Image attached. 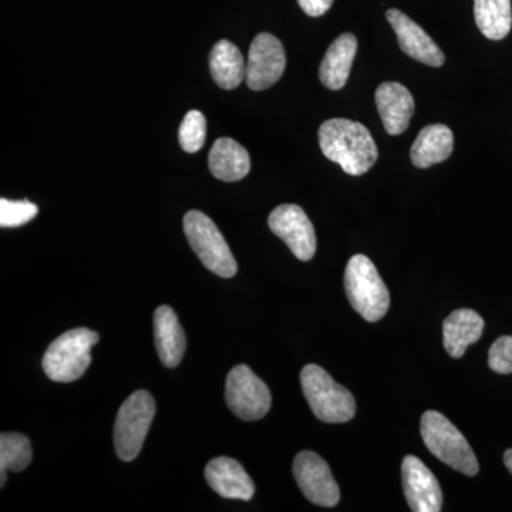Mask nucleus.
Returning a JSON list of instances; mask_svg holds the SVG:
<instances>
[{"instance_id":"1","label":"nucleus","mask_w":512,"mask_h":512,"mask_svg":"<svg viewBox=\"0 0 512 512\" xmlns=\"http://www.w3.org/2000/svg\"><path fill=\"white\" fill-rule=\"evenodd\" d=\"M323 156L339 164L349 175H363L377 161V146L363 124L348 119L325 121L319 128Z\"/></svg>"},{"instance_id":"2","label":"nucleus","mask_w":512,"mask_h":512,"mask_svg":"<svg viewBox=\"0 0 512 512\" xmlns=\"http://www.w3.org/2000/svg\"><path fill=\"white\" fill-rule=\"evenodd\" d=\"M424 444L444 464L466 476H476L480 467L473 448L446 416L434 410L423 414L420 423Z\"/></svg>"},{"instance_id":"3","label":"nucleus","mask_w":512,"mask_h":512,"mask_svg":"<svg viewBox=\"0 0 512 512\" xmlns=\"http://www.w3.org/2000/svg\"><path fill=\"white\" fill-rule=\"evenodd\" d=\"M99 333L86 328L69 330L50 343L43 356V370L53 382L70 383L80 379L92 363L93 346Z\"/></svg>"},{"instance_id":"4","label":"nucleus","mask_w":512,"mask_h":512,"mask_svg":"<svg viewBox=\"0 0 512 512\" xmlns=\"http://www.w3.org/2000/svg\"><path fill=\"white\" fill-rule=\"evenodd\" d=\"M345 288L350 305L367 322H377L389 311V289L367 256L359 254L350 258Z\"/></svg>"},{"instance_id":"5","label":"nucleus","mask_w":512,"mask_h":512,"mask_svg":"<svg viewBox=\"0 0 512 512\" xmlns=\"http://www.w3.org/2000/svg\"><path fill=\"white\" fill-rule=\"evenodd\" d=\"M301 384L303 394L319 420L325 423H346L355 416L356 400L353 394L335 382L322 367H303Z\"/></svg>"},{"instance_id":"6","label":"nucleus","mask_w":512,"mask_h":512,"mask_svg":"<svg viewBox=\"0 0 512 512\" xmlns=\"http://www.w3.org/2000/svg\"><path fill=\"white\" fill-rule=\"evenodd\" d=\"M185 237L192 251L208 271L221 278H232L238 271L237 261L215 222L204 212L192 210L184 217Z\"/></svg>"},{"instance_id":"7","label":"nucleus","mask_w":512,"mask_h":512,"mask_svg":"<svg viewBox=\"0 0 512 512\" xmlns=\"http://www.w3.org/2000/svg\"><path fill=\"white\" fill-rule=\"evenodd\" d=\"M154 416L156 402L146 390H138L123 403L114 424V446L120 460L133 461L140 454Z\"/></svg>"},{"instance_id":"8","label":"nucleus","mask_w":512,"mask_h":512,"mask_svg":"<svg viewBox=\"0 0 512 512\" xmlns=\"http://www.w3.org/2000/svg\"><path fill=\"white\" fill-rule=\"evenodd\" d=\"M225 400L229 410L245 421L262 419L271 410L272 404L268 386L245 365L235 366L229 372Z\"/></svg>"},{"instance_id":"9","label":"nucleus","mask_w":512,"mask_h":512,"mask_svg":"<svg viewBox=\"0 0 512 512\" xmlns=\"http://www.w3.org/2000/svg\"><path fill=\"white\" fill-rule=\"evenodd\" d=\"M293 476L303 495L320 507H335L340 500L338 483L332 471L318 454L302 451L293 461Z\"/></svg>"},{"instance_id":"10","label":"nucleus","mask_w":512,"mask_h":512,"mask_svg":"<svg viewBox=\"0 0 512 512\" xmlns=\"http://www.w3.org/2000/svg\"><path fill=\"white\" fill-rule=\"evenodd\" d=\"M269 228L282 239L301 261H311L316 254V234L306 212L295 204L276 207L269 215Z\"/></svg>"},{"instance_id":"11","label":"nucleus","mask_w":512,"mask_h":512,"mask_svg":"<svg viewBox=\"0 0 512 512\" xmlns=\"http://www.w3.org/2000/svg\"><path fill=\"white\" fill-rule=\"evenodd\" d=\"M286 55L284 46L271 33H261L249 47L247 82L255 92L274 86L285 72Z\"/></svg>"},{"instance_id":"12","label":"nucleus","mask_w":512,"mask_h":512,"mask_svg":"<svg viewBox=\"0 0 512 512\" xmlns=\"http://www.w3.org/2000/svg\"><path fill=\"white\" fill-rule=\"evenodd\" d=\"M403 490L410 510L414 512H439L443 494L439 481L423 461L414 456L404 457L402 464Z\"/></svg>"},{"instance_id":"13","label":"nucleus","mask_w":512,"mask_h":512,"mask_svg":"<svg viewBox=\"0 0 512 512\" xmlns=\"http://www.w3.org/2000/svg\"><path fill=\"white\" fill-rule=\"evenodd\" d=\"M386 18L397 35L400 49L407 56L417 62L427 64L431 67L443 66L446 56L441 52L437 43L424 32L421 26L417 25L409 16L404 15L399 9L387 10Z\"/></svg>"},{"instance_id":"14","label":"nucleus","mask_w":512,"mask_h":512,"mask_svg":"<svg viewBox=\"0 0 512 512\" xmlns=\"http://www.w3.org/2000/svg\"><path fill=\"white\" fill-rule=\"evenodd\" d=\"M205 478L212 490L221 497L242 501L254 497V481L234 458L218 457L211 460L205 468Z\"/></svg>"},{"instance_id":"15","label":"nucleus","mask_w":512,"mask_h":512,"mask_svg":"<svg viewBox=\"0 0 512 512\" xmlns=\"http://www.w3.org/2000/svg\"><path fill=\"white\" fill-rule=\"evenodd\" d=\"M375 99L387 133L392 136L404 133L416 107L409 89L396 82L382 83L377 87Z\"/></svg>"},{"instance_id":"16","label":"nucleus","mask_w":512,"mask_h":512,"mask_svg":"<svg viewBox=\"0 0 512 512\" xmlns=\"http://www.w3.org/2000/svg\"><path fill=\"white\" fill-rule=\"evenodd\" d=\"M154 338L161 362L168 369L180 365L185 353V333L177 313L170 306L163 305L154 312Z\"/></svg>"},{"instance_id":"17","label":"nucleus","mask_w":512,"mask_h":512,"mask_svg":"<svg viewBox=\"0 0 512 512\" xmlns=\"http://www.w3.org/2000/svg\"><path fill=\"white\" fill-rule=\"evenodd\" d=\"M357 52V39L353 33H343L323 57L319 77L323 86L329 90H340L348 83L350 69Z\"/></svg>"},{"instance_id":"18","label":"nucleus","mask_w":512,"mask_h":512,"mask_svg":"<svg viewBox=\"0 0 512 512\" xmlns=\"http://www.w3.org/2000/svg\"><path fill=\"white\" fill-rule=\"evenodd\" d=\"M211 174L225 183H234L247 177L251 170L248 151L232 138H218L208 156Z\"/></svg>"},{"instance_id":"19","label":"nucleus","mask_w":512,"mask_h":512,"mask_svg":"<svg viewBox=\"0 0 512 512\" xmlns=\"http://www.w3.org/2000/svg\"><path fill=\"white\" fill-rule=\"evenodd\" d=\"M484 320L471 309L454 311L443 323V342L448 355L454 359L464 356L468 346L483 335Z\"/></svg>"},{"instance_id":"20","label":"nucleus","mask_w":512,"mask_h":512,"mask_svg":"<svg viewBox=\"0 0 512 512\" xmlns=\"http://www.w3.org/2000/svg\"><path fill=\"white\" fill-rule=\"evenodd\" d=\"M453 147V131L444 124H431L420 131L410 150V157L417 168H429L446 161L453 153Z\"/></svg>"},{"instance_id":"21","label":"nucleus","mask_w":512,"mask_h":512,"mask_svg":"<svg viewBox=\"0 0 512 512\" xmlns=\"http://www.w3.org/2000/svg\"><path fill=\"white\" fill-rule=\"evenodd\" d=\"M212 79L224 90L237 89L247 77V63L241 50L229 40H220L210 55Z\"/></svg>"},{"instance_id":"22","label":"nucleus","mask_w":512,"mask_h":512,"mask_svg":"<svg viewBox=\"0 0 512 512\" xmlns=\"http://www.w3.org/2000/svg\"><path fill=\"white\" fill-rule=\"evenodd\" d=\"M474 18L487 39L503 40L511 32V0H474Z\"/></svg>"},{"instance_id":"23","label":"nucleus","mask_w":512,"mask_h":512,"mask_svg":"<svg viewBox=\"0 0 512 512\" xmlns=\"http://www.w3.org/2000/svg\"><path fill=\"white\" fill-rule=\"evenodd\" d=\"M32 461V447L28 437L19 433H3L0 436V476L2 487L6 483V470L23 471Z\"/></svg>"},{"instance_id":"24","label":"nucleus","mask_w":512,"mask_h":512,"mask_svg":"<svg viewBox=\"0 0 512 512\" xmlns=\"http://www.w3.org/2000/svg\"><path fill=\"white\" fill-rule=\"evenodd\" d=\"M205 138H207V120L204 114L198 110L188 111L178 131L181 148L185 153H197L204 147Z\"/></svg>"},{"instance_id":"25","label":"nucleus","mask_w":512,"mask_h":512,"mask_svg":"<svg viewBox=\"0 0 512 512\" xmlns=\"http://www.w3.org/2000/svg\"><path fill=\"white\" fill-rule=\"evenodd\" d=\"M39 208L28 200H0V227L16 228L28 224L36 217Z\"/></svg>"},{"instance_id":"26","label":"nucleus","mask_w":512,"mask_h":512,"mask_svg":"<svg viewBox=\"0 0 512 512\" xmlns=\"http://www.w3.org/2000/svg\"><path fill=\"white\" fill-rule=\"evenodd\" d=\"M488 366L500 375L512 373V336H501L495 340L488 352Z\"/></svg>"},{"instance_id":"27","label":"nucleus","mask_w":512,"mask_h":512,"mask_svg":"<svg viewBox=\"0 0 512 512\" xmlns=\"http://www.w3.org/2000/svg\"><path fill=\"white\" fill-rule=\"evenodd\" d=\"M335 0H298L299 6L303 12L312 18H319V16L325 15L330 8H332Z\"/></svg>"},{"instance_id":"28","label":"nucleus","mask_w":512,"mask_h":512,"mask_svg":"<svg viewBox=\"0 0 512 512\" xmlns=\"http://www.w3.org/2000/svg\"><path fill=\"white\" fill-rule=\"evenodd\" d=\"M504 463L507 466L508 471L512 474V448L510 450L505 451L504 454Z\"/></svg>"}]
</instances>
